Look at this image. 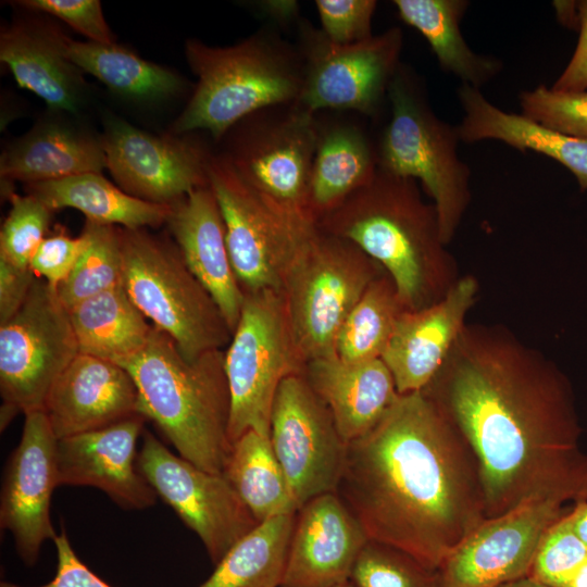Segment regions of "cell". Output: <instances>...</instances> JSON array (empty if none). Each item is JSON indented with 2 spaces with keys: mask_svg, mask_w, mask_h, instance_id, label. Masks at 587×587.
<instances>
[{
  "mask_svg": "<svg viewBox=\"0 0 587 587\" xmlns=\"http://www.w3.org/2000/svg\"><path fill=\"white\" fill-rule=\"evenodd\" d=\"M42 411L58 439L140 414L130 374L115 362L84 353L54 382Z\"/></svg>",
  "mask_w": 587,
  "mask_h": 587,
  "instance_id": "obj_22",
  "label": "cell"
},
{
  "mask_svg": "<svg viewBox=\"0 0 587 587\" xmlns=\"http://www.w3.org/2000/svg\"><path fill=\"white\" fill-rule=\"evenodd\" d=\"M9 199L11 209L0 232V255L17 266L29 267L46 238L52 210L29 193L10 192Z\"/></svg>",
  "mask_w": 587,
  "mask_h": 587,
  "instance_id": "obj_39",
  "label": "cell"
},
{
  "mask_svg": "<svg viewBox=\"0 0 587 587\" xmlns=\"http://www.w3.org/2000/svg\"><path fill=\"white\" fill-rule=\"evenodd\" d=\"M209 186L223 217L226 243L243 294L282 291L285 277L315 230L262 199L223 155L211 157Z\"/></svg>",
  "mask_w": 587,
  "mask_h": 587,
  "instance_id": "obj_11",
  "label": "cell"
},
{
  "mask_svg": "<svg viewBox=\"0 0 587 587\" xmlns=\"http://www.w3.org/2000/svg\"><path fill=\"white\" fill-rule=\"evenodd\" d=\"M376 261L395 283L407 310L440 300L462 276L444 240L435 205L419 182L377 168L370 183L316 223Z\"/></svg>",
  "mask_w": 587,
  "mask_h": 587,
  "instance_id": "obj_3",
  "label": "cell"
},
{
  "mask_svg": "<svg viewBox=\"0 0 587 587\" xmlns=\"http://www.w3.org/2000/svg\"><path fill=\"white\" fill-rule=\"evenodd\" d=\"M302 374L327 405L347 442L369 433L400 395L382 359L347 362L336 355L319 358L307 362Z\"/></svg>",
  "mask_w": 587,
  "mask_h": 587,
  "instance_id": "obj_25",
  "label": "cell"
},
{
  "mask_svg": "<svg viewBox=\"0 0 587 587\" xmlns=\"http://www.w3.org/2000/svg\"><path fill=\"white\" fill-rule=\"evenodd\" d=\"M101 142L118 187L138 199L172 205L208 186L212 155L197 141L177 135L158 136L108 117Z\"/></svg>",
  "mask_w": 587,
  "mask_h": 587,
  "instance_id": "obj_16",
  "label": "cell"
},
{
  "mask_svg": "<svg viewBox=\"0 0 587 587\" xmlns=\"http://www.w3.org/2000/svg\"><path fill=\"white\" fill-rule=\"evenodd\" d=\"M324 36L336 45H353L370 39L375 0H316Z\"/></svg>",
  "mask_w": 587,
  "mask_h": 587,
  "instance_id": "obj_41",
  "label": "cell"
},
{
  "mask_svg": "<svg viewBox=\"0 0 587 587\" xmlns=\"http://www.w3.org/2000/svg\"><path fill=\"white\" fill-rule=\"evenodd\" d=\"M166 224L185 263L210 292L233 333L245 294L233 268L223 217L210 186L197 188L172 204Z\"/></svg>",
  "mask_w": 587,
  "mask_h": 587,
  "instance_id": "obj_23",
  "label": "cell"
},
{
  "mask_svg": "<svg viewBox=\"0 0 587 587\" xmlns=\"http://www.w3.org/2000/svg\"><path fill=\"white\" fill-rule=\"evenodd\" d=\"M403 34L391 27L353 45L330 42L321 29L300 25L303 74L298 103L322 110L378 113L400 62Z\"/></svg>",
  "mask_w": 587,
  "mask_h": 587,
  "instance_id": "obj_13",
  "label": "cell"
},
{
  "mask_svg": "<svg viewBox=\"0 0 587 587\" xmlns=\"http://www.w3.org/2000/svg\"><path fill=\"white\" fill-rule=\"evenodd\" d=\"M574 527L583 542L587 546V501L573 504Z\"/></svg>",
  "mask_w": 587,
  "mask_h": 587,
  "instance_id": "obj_49",
  "label": "cell"
},
{
  "mask_svg": "<svg viewBox=\"0 0 587 587\" xmlns=\"http://www.w3.org/2000/svg\"><path fill=\"white\" fill-rule=\"evenodd\" d=\"M16 3L27 10L46 13L63 21L88 41L115 42L98 0H23Z\"/></svg>",
  "mask_w": 587,
  "mask_h": 587,
  "instance_id": "obj_42",
  "label": "cell"
},
{
  "mask_svg": "<svg viewBox=\"0 0 587 587\" xmlns=\"http://www.w3.org/2000/svg\"><path fill=\"white\" fill-rule=\"evenodd\" d=\"M377 168L376 146L361 127L351 122L319 120L309 186L314 222L370 183Z\"/></svg>",
  "mask_w": 587,
  "mask_h": 587,
  "instance_id": "obj_28",
  "label": "cell"
},
{
  "mask_svg": "<svg viewBox=\"0 0 587 587\" xmlns=\"http://www.w3.org/2000/svg\"><path fill=\"white\" fill-rule=\"evenodd\" d=\"M185 52L197 84L174 135L203 129L220 140L247 116L299 99L301 54L275 32L260 30L229 47L189 39Z\"/></svg>",
  "mask_w": 587,
  "mask_h": 587,
  "instance_id": "obj_5",
  "label": "cell"
},
{
  "mask_svg": "<svg viewBox=\"0 0 587 587\" xmlns=\"http://www.w3.org/2000/svg\"><path fill=\"white\" fill-rule=\"evenodd\" d=\"M319 117L298 102L258 111L225 136L222 155L262 199L287 216L316 225L309 209Z\"/></svg>",
  "mask_w": 587,
  "mask_h": 587,
  "instance_id": "obj_9",
  "label": "cell"
},
{
  "mask_svg": "<svg viewBox=\"0 0 587 587\" xmlns=\"http://www.w3.org/2000/svg\"><path fill=\"white\" fill-rule=\"evenodd\" d=\"M351 587H439V570L392 546L369 539L350 572Z\"/></svg>",
  "mask_w": 587,
  "mask_h": 587,
  "instance_id": "obj_37",
  "label": "cell"
},
{
  "mask_svg": "<svg viewBox=\"0 0 587 587\" xmlns=\"http://www.w3.org/2000/svg\"><path fill=\"white\" fill-rule=\"evenodd\" d=\"M294 342L282 291L245 294L240 317L224 350L230 396V444L253 429L270 437L275 395L282 382L304 370Z\"/></svg>",
  "mask_w": 587,
  "mask_h": 587,
  "instance_id": "obj_10",
  "label": "cell"
},
{
  "mask_svg": "<svg viewBox=\"0 0 587 587\" xmlns=\"http://www.w3.org/2000/svg\"><path fill=\"white\" fill-rule=\"evenodd\" d=\"M469 4L465 0L394 1L399 17L424 36L441 68L480 89L499 74L502 64L475 53L465 42L460 22Z\"/></svg>",
  "mask_w": 587,
  "mask_h": 587,
  "instance_id": "obj_31",
  "label": "cell"
},
{
  "mask_svg": "<svg viewBox=\"0 0 587 587\" xmlns=\"http://www.w3.org/2000/svg\"><path fill=\"white\" fill-rule=\"evenodd\" d=\"M569 508L534 499L486 517L439 567V587H499L527 576L545 532Z\"/></svg>",
  "mask_w": 587,
  "mask_h": 587,
  "instance_id": "obj_17",
  "label": "cell"
},
{
  "mask_svg": "<svg viewBox=\"0 0 587 587\" xmlns=\"http://www.w3.org/2000/svg\"><path fill=\"white\" fill-rule=\"evenodd\" d=\"M146 417L141 414L115 424L58 439V485L90 486L117 505L142 510L157 494L137 467V441Z\"/></svg>",
  "mask_w": 587,
  "mask_h": 587,
  "instance_id": "obj_19",
  "label": "cell"
},
{
  "mask_svg": "<svg viewBox=\"0 0 587 587\" xmlns=\"http://www.w3.org/2000/svg\"><path fill=\"white\" fill-rule=\"evenodd\" d=\"M578 14L577 45L565 68L551 86L554 90H587V0L578 1Z\"/></svg>",
  "mask_w": 587,
  "mask_h": 587,
  "instance_id": "obj_46",
  "label": "cell"
},
{
  "mask_svg": "<svg viewBox=\"0 0 587 587\" xmlns=\"http://www.w3.org/2000/svg\"><path fill=\"white\" fill-rule=\"evenodd\" d=\"M118 364L136 385L140 414L159 427L182 458L222 474L232 448L224 350L188 359L153 326L145 348Z\"/></svg>",
  "mask_w": 587,
  "mask_h": 587,
  "instance_id": "obj_4",
  "label": "cell"
},
{
  "mask_svg": "<svg viewBox=\"0 0 587 587\" xmlns=\"http://www.w3.org/2000/svg\"><path fill=\"white\" fill-rule=\"evenodd\" d=\"M123 286L152 325L195 359L223 350L232 330L177 246L146 229L122 228Z\"/></svg>",
  "mask_w": 587,
  "mask_h": 587,
  "instance_id": "obj_7",
  "label": "cell"
},
{
  "mask_svg": "<svg viewBox=\"0 0 587 587\" xmlns=\"http://www.w3.org/2000/svg\"><path fill=\"white\" fill-rule=\"evenodd\" d=\"M367 540L335 492L312 498L296 514L279 587H337L348 582Z\"/></svg>",
  "mask_w": 587,
  "mask_h": 587,
  "instance_id": "obj_21",
  "label": "cell"
},
{
  "mask_svg": "<svg viewBox=\"0 0 587 587\" xmlns=\"http://www.w3.org/2000/svg\"><path fill=\"white\" fill-rule=\"evenodd\" d=\"M298 3L296 1H265L261 4L262 12L275 22L282 24L290 23L298 15Z\"/></svg>",
  "mask_w": 587,
  "mask_h": 587,
  "instance_id": "obj_47",
  "label": "cell"
},
{
  "mask_svg": "<svg viewBox=\"0 0 587 587\" xmlns=\"http://www.w3.org/2000/svg\"><path fill=\"white\" fill-rule=\"evenodd\" d=\"M87 243L84 232L77 237L64 230L46 236L32 258L29 268L57 289L72 273Z\"/></svg>",
  "mask_w": 587,
  "mask_h": 587,
  "instance_id": "obj_43",
  "label": "cell"
},
{
  "mask_svg": "<svg viewBox=\"0 0 587 587\" xmlns=\"http://www.w3.org/2000/svg\"><path fill=\"white\" fill-rule=\"evenodd\" d=\"M499 587H551L541 582H538L529 576L521 577L512 582L505 583Z\"/></svg>",
  "mask_w": 587,
  "mask_h": 587,
  "instance_id": "obj_51",
  "label": "cell"
},
{
  "mask_svg": "<svg viewBox=\"0 0 587 587\" xmlns=\"http://www.w3.org/2000/svg\"><path fill=\"white\" fill-rule=\"evenodd\" d=\"M458 98L464 115L457 126L461 141L494 139L521 152L547 155L566 167L579 189L587 190V139L549 129L522 114L505 112L485 98L480 89L461 84Z\"/></svg>",
  "mask_w": 587,
  "mask_h": 587,
  "instance_id": "obj_27",
  "label": "cell"
},
{
  "mask_svg": "<svg viewBox=\"0 0 587 587\" xmlns=\"http://www.w3.org/2000/svg\"><path fill=\"white\" fill-rule=\"evenodd\" d=\"M68 315L79 353L117 364L143 349L153 329L123 285L79 302Z\"/></svg>",
  "mask_w": 587,
  "mask_h": 587,
  "instance_id": "obj_30",
  "label": "cell"
},
{
  "mask_svg": "<svg viewBox=\"0 0 587 587\" xmlns=\"http://www.w3.org/2000/svg\"><path fill=\"white\" fill-rule=\"evenodd\" d=\"M566 587H587V559L572 576Z\"/></svg>",
  "mask_w": 587,
  "mask_h": 587,
  "instance_id": "obj_50",
  "label": "cell"
},
{
  "mask_svg": "<svg viewBox=\"0 0 587 587\" xmlns=\"http://www.w3.org/2000/svg\"><path fill=\"white\" fill-rule=\"evenodd\" d=\"M337 587H351V586L349 585L348 582H346V583H344V584H341V585H339V586H337Z\"/></svg>",
  "mask_w": 587,
  "mask_h": 587,
  "instance_id": "obj_52",
  "label": "cell"
},
{
  "mask_svg": "<svg viewBox=\"0 0 587 587\" xmlns=\"http://www.w3.org/2000/svg\"><path fill=\"white\" fill-rule=\"evenodd\" d=\"M137 467L157 496L198 535L214 565L259 524L223 474L174 454L148 430Z\"/></svg>",
  "mask_w": 587,
  "mask_h": 587,
  "instance_id": "obj_14",
  "label": "cell"
},
{
  "mask_svg": "<svg viewBox=\"0 0 587 587\" xmlns=\"http://www.w3.org/2000/svg\"><path fill=\"white\" fill-rule=\"evenodd\" d=\"M404 310L395 283L383 273L347 316L335 341V355L347 362L382 359Z\"/></svg>",
  "mask_w": 587,
  "mask_h": 587,
  "instance_id": "obj_35",
  "label": "cell"
},
{
  "mask_svg": "<svg viewBox=\"0 0 587 587\" xmlns=\"http://www.w3.org/2000/svg\"><path fill=\"white\" fill-rule=\"evenodd\" d=\"M68 39L41 21H20L0 35V60L20 87L55 112L76 114L83 102V72L68 55Z\"/></svg>",
  "mask_w": 587,
  "mask_h": 587,
  "instance_id": "obj_24",
  "label": "cell"
},
{
  "mask_svg": "<svg viewBox=\"0 0 587 587\" xmlns=\"http://www.w3.org/2000/svg\"><path fill=\"white\" fill-rule=\"evenodd\" d=\"M421 391L471 447L486 517L534 499L587 501V453L572 383L508 327L466 323Z\"/></svg>",
  "mask_w": 587,
  "mask_h": 587,
  "instance_id": "obj_1",
  "label": "cell"
},
{
  "mask_svg": "<svg viewBox=\"0 0 587 587\" xmlns=\"http://www.w3.org/2000/svg\"><path fill=\"white\" fill-rule=\"evenodd\" d=\"M479 284L462 275L437 302L404 310L382 355L400 395L421 391L435 376L477 301Z\"/></svg>",
  "mask_w": 587,
  "mask_h": 587,
  "instance_id": "obj_20",
  "label": "cell"
},
{
  "mask_svg": "<svg viewBox=\"0 0 587 587\" xmlns=\"http://www.w3.org/2000/svg\"><path fill=\"white\" fill-rule=\"evenodd\" d=\"M107 158L101 137L62 117L38 122L1 154L5 182H48L85 173H101Z\"/></svg>",
  "mask_w": 587,
  "mask_h": 587,
  "instance_id": "obj_26",
  "label": "cell"
},
{
  "mask_svg": "<svg viewBox=\"0 0 587 587\" xmlns=\"http://www.w3.org/2000/svg\"><path fill=\"white\" fill-rule=\"evenodd\" d=\"M88 243L68 277L57 288L68 310L79 302L123 285L122 227L86 220Z\"/></svg>",
  "mask_w": 587,
  "mask_h": 587,
  "instance_id": "obj_36",
  "label": "cell"
},
{
  "mask_svg": "<svg viewBox=\"0 0 587 587\" xmlns=\"http://www.w3.org/2000/svg\"><path fill=\"white\" fill-rule=\"evenodd\" d=\"M270 440L298 510L316 496L336 491L348 442L302 373L286 377L277 389Z\"/></svg>",
  "mask_w": 587,
  "mask_h": 587,
  "instance_id": "obj_15",
  "label": "cell"
},
{
  "mask_svg": "<svg viewBox=\"0 0 587 587\" xmlns=\"http://www.w3.org/2000/svg\"><path fill=\"white\" fill-rule=\"evenodd\" d=\"M26 190L50 210L73 208L86 220L126 229H146L166 223L171 205L148 202L125 192L101 173H85L26 184Z\"/></svg>",
  "mask_w": 587,
  "mask_h": 587,
  "instance_id": "obj_29",
  "label": "cell"
},
{
  "mask_svg": "<svg viewBox=\"0 0 587 587\" xmlns=\"http://www.w3.org/2000/svg\"><path fill=\"white\" fill-rule=\"evenodd\" d=\"M557 16L567 27H579L578 1H555Z\"/></svg>",
  "mask_w": 587,
  "mask_h": 587,
  "instance_id": "obj_48",
  "label": "cell"
},
{
  "mask_svg": "<svg viewBox=\"0 0 587 587\" xmlns=\"http://www.w3.org/2000/svg\"><path fill=\"white\" fill-rule=\"evenodd\" d=\"M387 98L391 115L376 146L378 168L421 183L449 245L472 197L471 171L458 154V127L436 115L416 77L402 64Z\"/></svg>",
  "mask_w": 587,
  "mask_h": 587,
  "instance_id": "obj_6",
  "label": "cell"
},
{
  "mask_svg": "<svg viewBox=\"0 0 587 587\" xmlns=\"http://www.w3.org/2000/svg\"><path fill=\"white\" fill-rule=\"evenodd\" d=\"M37 276L0 255V324L11 319L24 304Z\"/></svg>",
  "mask_w": 587,
  "mask_h": 587,
  "instance_id": "obj_45",
  "label": "cell"
},
{
  "mask_svg": "<svg viewBox=\"0 0 587 587\" xmlns=\"http://www.w3.org/2000/svg\"><path fill=\"white\" fill-rule=\"evenodd\" d=\"M573 504L545 532L527 576L551 587H566L587 559V546L574 527Z\"/></svg>",
  "mask_w": 587,
  "mask_h": 587,
  "instance_id": "obj_38",
  "label": "cell"
},
{
  "mask_svg": "<svg viewBox=\"0 0 587 587\" xmlns=\"http://www.w3.org/2000/svg\"><path fill=\"white\" fill-rule=\"evenodd\" d=\"M522 115L554 132L587 139V90L559 91L545 85L520 95Z\"/></svg>",
  "mask_w": 587,
  "mask_h": 587,
  "instance_id": "obj_40",
  "label": "cell"
},
{
  "mask_svg": "<svg viewBox=\"0 0 587 587\" xmlns=\"http://www.w3.org/2000/svg\"><path fill=\"white\" fill-rule=\"evenodd\" d=\"M296 514L259 523L229 549L199 587H279Z\"/></svg>",
  "mask_w": 587,
  "mask_h": 587,
  "instance_id": "obj_34",
  "label": "cell"
},
{
  "mask_svg": "<svg viewBox=\"0 0 587 587\" xmlns=\"http://www.w3.org/2000/svg\"><path fill=\"white\" fill-rule=\"evenodd\" d=\"M53 542L57 549L55 575L49 583L38 587H112L79 560L64 530L57 535ZM0 587L25 586L1 582Z\"/></svg>",
  "mask_w": 587,
  "mask_h": 587,
  "instance_id": "obj_44",
  "label": "cell"
},
{
  "mask_svg": "<svg viewBox=\"0 0 587 587\" xmlns=\"http://www.w3.org/2000/svg\"><path fill=\"white\" fill-rule=\"evenodd\" d=\"M79 353L68 310L57 289L35 280L20 310L0 324L1 407L42 411L54 382Z\"/></svg>",
  "mask_w": 587,
  "mask_h": 587,
  "instance_id": "obj_12",
  "label": "cell"
},
{
  "mask_svg": "<svg viewBox=\"0 0 587 587\" xmlns=\"http://www.w3.org/2000/svg\"><path fill=\"white\" fill-rule=\"evenodd\" d=\"M68 55L85 73L124 98L153 101L176 96L183 78L172 70L147 61L113 42L98 43L68 39Z\"/></svg>",
  "mask_w": 587,
  "mask_h": 587,
  "instance_id": "obj_33",
  "label": "cell"
},
{
  "mask_svg": "<svg viewBox=\"0 0 587 587\" xmlns=\"http://www.w3.org/2000/svg\"><path fill=\"white\" fill-rule=\"evenodd\" d=\"M222 474L259 523L298 512L270 437L243 433L232 444Z\"/></svg>",
  "mask_w": 587,
  "mask_h": 587,
  "instance_id": "obj_32",
  "label": "cell"
},
{
  "mask_svg": "<svg viewBox=\"0 0 587 587\" xmlns=\"http://www.w3.org/2000/svg\"><path fill=\"white\" fill-rule=\"evenodd\" d=\"M335 494L369 539L436 570L486 519L471 447L422 391L399 395L369 433L348 442Z\"/></svg>",
  "mask_w": 587,
  "mask_h": 587,
  "instance_id": "obj_2",
  "label": "cell"
},
{
  "mask_svg": "<svg viewBox=\"0 0 587 587\" xmlns=\"http://www.w3.org/2000/svg\"><path fill=\"white\" fill-rule=\"evenodd\" d=\"M383 273L354 243L316 226L282 287L294 342L304 364L335 355V341L347 316Z\"/></svg>",
  "mask_w": 587,
  "mask_h": 587,
  "instance_id": "obj_8",
  "label": "cell"
},
{
  "mask_svg": "<svg viewBox=\"0 0 587 587\" xmlns=\"http://www.w3.org/2000/svg\"><path fill=\"white\" fill-rule=\"evenodd\" d=\"M57 441L43 411L27 413L20 442L5 465L0 526L12 534L26 565H34L42 544L58 535L50 517L52 492L59 487Z\"/></svg>",
  "mask_w": 587,
  "mask_h": 587,
  "instance_id": "obj_18",
  "label": "cell"
}]
</instances>
